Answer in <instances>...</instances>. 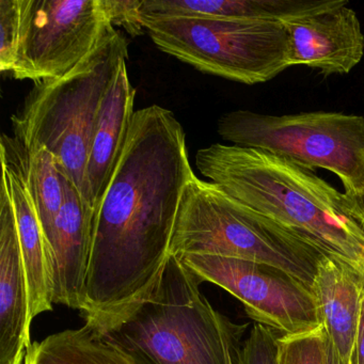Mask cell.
Instances as JSON below:
<instances>
[{
  "label": "cell",
  "instance_id": "6da1fadb",
  "mask_svg": "<svg viewBox=\"0 0 364 364\" xmlns=\"http://www.w3.org/2000/svg\"><path fill=\"white\" fill-rule=\"evenodd\" d=\"M193 176L173 112L159 105L135 112L93 212L85 323L107 332L150 297L171 257L181 197Z\"/></svg>",
  "mask_w": 364,
  "mask_h": 364
},
{
  "label": "cell",
  "instance_id": "7a4b0ae2",
  "mask_svg": "<svg viewBox=\"0 0 364 364\" xmlns=\"http://www.w3.org/2000/svg\"><path fill=\"white\" fill-rule=\"evenodd\" d=\"M196 164L228 195L364 278V229L345 193L314 171L264 151L221 144L200 149Z\"/></svg>",
  "mask_w": 364,
  "mask_h": 364
},
{
  "label": "cell",
  "instance_id": "3957f363",
  "mask_svg": "<svg viewBox=\"0 0 364 364\" xmlns=\"http://www.w3.org/2000/svg\"><path fill=\"white\" fill-rule=\"evenodd\" d=\"M201 284L171 255L150 297L103 333L146 364H228V348L248 325L217 312Z\"/></svg>",
  "mask_w": 364,
  "mask_h": 364
},
{
  "label": "cell",
  "instance_id": "277c9868",
  "mask_svg": "<svg viewBox=\"0 0 364 364\" xmlns=\"http://www.w3.org/2000/svg\"><path fill=\"white\" fill-rule=\"evenodd\" d=\"M127 59V39L114 29L69 74L36 84L12 116L14 139L27 149L48 148L82 196L102 102Z\"/></svg>",
  "mask_w": 364,
  "mask_h": 364
},
{
  "label": "cell",
  "instance_id": "5b68a950",
  "mask_svg": "<svg viewBox=\"0 0 364 364\" xmlns=\"http://www.w3.org/2000/svg\"><path fill=\"white\" fill-rule=\"evenodd\" d=\"M171 255H216L267 264L312 287L321 255L272 219L193 176L181 197Z\"/></svg>",
  "mask_w": 364,
  "mask_h": 364
},
{
  "label": "cell",
  "instance_id": "8992f818",
  "mask_svg": "<svg viewBox=\"0 0 364 364\" xmlns=\"http://www.w3.org/2000/svg\"><path fill=\"white\" fill-rule=\"evenodd\" d=\"M141 23L161 52L203 73L252 86L291 68L282 22L141 16Z\"/></svg>",
  "mask_w": 364,
  "mask_h": 364
},
{
  "label": "cell",
  "instance_id": "52a82bcc",
  "mask_svg": "<svg viewBox=\"0 0 364 364\" xmlns=\"http://www.w3.org/2000/svg\"><path fill=\"white\" fill-rule=\"evenodd\" d=\"M217 131L232 146L255 149L302 168L336 174L345 193L364 191V117L343 112L270 116L250 110L227 112Z\"/></svg>",
  "mask_w": 364,
  "mask_h": 364
},
{
  "label": "cell",
  "instance_id": "ba28073f",
  "mask_svg": "<svg viewBox=\"0 0 364 364\" xmlns=\"http://www.w3.org/2000/svg\"><path fill=\"white\" fill-rule=\"evenodd\" d=\"M20 7L16 80L63 77L114 29L101 0H20Z\"/></svg>",
  "mask_w": 364,
  "mask_h": 364
},
{
  "label": "cell",
  "instance_id": "9c48e42d",
  "mask_svg": "<svg viewBox=\"0 0 364 364\" xmlns=\"http://www.w3.org/2000/svg\"><path fill=\"white\" fill-rule=\"evenodd\" d=\"M202 283L210 282L237 298L255 323L281 336H298L323 326L312 287L267 264L216 255L178 257Z\"/></svg>",
  "mask_w": 364,
  "mask_h": 364
},
{
  "label": "cell",
  "instance_id": "30bf717a",
  "mask_svg": "<svg viewBox=\"0 0 364 364\" xmlns=\"http://www.w3.org/2000/svg\"><path fill=\"white\" fill-rule=\"evenodd\" d=\"M283 25L289 33L291 67L306 65L325 76L348 74L363 58L361 23L347 0Z\"/></svg>",
  "mask_w": 364,
  "mask_h": 364
},
{
  "label": "cell",
  "instance_id": "8fae6325",
  "mask_svg": "<svg viewBox=\"0 0 364 364\" xmlns=\"http://www.w3.org/2000/svg\"><path fill=\"white\" fill-rule=\"evenodd\" d=\"M29 300L14 205L0 193V364H24L31 345Z\"/></svg>",
  "mask_w": 364,
  "mask_h": 364
},
{
  "label": "cell",
  "instance_id": "7c38bea8",
  "mask_svg": "<svg viewBox=\"0 0 364 364\" xmlns=\"http://www.w3.org/2000/svg\"><path fill=\"white\" fill-rule=\"evenodd\" d=\"M63 185L65 201L50 236L55 259L54 304L82 313L92 242L93 210L65 174Z\"/></svg>",
  "mask_w": 364,
  "mask_h": 364
},
{
  "label": "cell",
  "instance_id": "4fadbf2b",
  "mask_svg": "<svg viewBox=\"0 0 364 364\" xmlns=\"http://www.w3.org/2000/svg\"><path fill=\"white\" fill-rule=\"evenodd\" d=\"M136 90L123 61L108 89L97 117L85 176V201L95 212L109 184L127 142Z\"/></svg>",
  "mask_w": 364,
  "mask_h": 364
},
{
  "label": "cell",
  "instance_id": "5bb4252c",
  "mask_svg": "<svg viewBox=\"0 0 364 364\" xmlns=\"http://www.w3.org/2000/svg\"><path fill=\"white\" fill-rule=\"evenodd\" d=\"M1 164V184L5 185L9 193L18 225L28 287V323L31 326L36 317L54 308V253L22 174L11 164Z\"/></svg>",
  "mask_w": 364,
  "mask_h": 364
},
{
  "label": "cell",
  "instance_id": "9a60e30c",
  "mask_svg": "<svg viewBox=\"0 0 364 364\" xmlns=\"http://www.w3.org/2000/svg\"><path fill=\"white\" fill-rule=\"evenodd\" d=\"M321 323L345 364H353L364 278L351 266L323 257L312 284Z\"/></svg>",
  "mask_w": 364,
  "mask_h": 364
},
{
  "label": "cell",
  "instance_id": "2e32d148",
  "mask_svg": "<svg viewBox=\"0 0 364 364\" xmlns=\"http://www.w3.org/2000/svg\"><path fill=\"white\" fill-rule=\"evenodd\" d=\"M1 161L11 164L22 174L50 244L55 220L65 201L63 173L56 157L46 146L27 149L4 134Z\"/></svg>",
  "mask_w": 364,
  "mask_h": 364
},
{
  "label": "cell",
  "instance_id": "e0dca14e",
  "mask_svg": "<svg viewBox=\"0 0 364 364\" xmlns=\"http://www.w3.org/2000/svg\"><path fill=\"white\" fill-rule=\"evenodd\" d=\"M26 359L31 364H146L88 323L33 343Z\"/></svg>",
  "mask_w": 364,
  "mask_h": 364
},
{
  "label": "cell",
  "instance_id": "ac0fdd59",
  "mask_svg": "<svg viewBox=\"0 0 364 364\" xmlns=\"http://www.w3.org/2000/svg\"><path fill=\"white\" fill-rule=\"evenodd\" d=\"M327 341L323 326L308 333L280 336L278 364H325Z\"/></svg>",
  "mask_w": 364,
  "mask_h": 364
},
{
  "label": "cell",
  "instance_id": "d6986e66",
  "mask_svg": "<svg viewBox=\"0 0 364 364\" xmlns=\"http://www.w3.org/2000/svg\"><path fill=\"white\" fill-rule=\"evenodd\" d=\"M20 0H0V71L11 74L20 41Z\"/></svg>",
  "mask_w": 364,
  "mask_h": 364
},
{
  "label": "cell",
  "instance_id": "ffe728a7",
  "mask_svg": "<svg viewBox=\"0 0 364 364\" xmlns=\"http://www.w3.org/2000/svg\"><path fill=\"white\" fill-rule=\"evenodd\" d=\"M279 334L255 323L242 347L234 353L235 364H278Z\"/></svg>",
  "mask_w": 364,
  "mask_h": 364
},
{
  "label": "cell",
  "instance_id": "44dd1931",
  "mask_svg": "<svg viewBox=\"0 0 364 364\" xmlns=\"http://www.w3.org/2000/svg\"><path fill=\"white\" fill-rule=\"evenodd\" d=\"M104 11L112 26L123 27L132 36L144 31L140 16L142 0H101Z\"/></svg>",
  "mask_w": 364,
  "mask_h": 364
},
{
  "label": "cell",
  "instance_id": "7402d4cb",
  "mask_svg": "<svg viewBox=\"0 0 364 364\" xmlns=\"http://www.w3.org/2000/svg\"><path fill=\"white\" fill-rule=\"evenodd\" d=\"M353 364H364V291L360 309L359 323H358L357 340L353 351Z\"/></svg>",
  "mask_w": 364,
  "mask_h": 364
},
{
  "label": "cell",
  "instance_id": "603a6c76",
  "mask_svg": "<svg viewBox=\"0 0 364 364\" xmlns=\"http://www.w3.org/2000/svg\"><path fill=\"white\" fill-rule=\"evenodd\" d=\"M345 195L349 212L364 229V191L358 193H345Z\"/></svg>",
  "mask_w": 364,
  "mask_h": 364
},
{
  "label": "cell",
  "instance_id": "cb8c5ba5",
  "mask_svg": "<svg viewBox=\"0 0 364 364\" xmlns=\"http://www.w3.org/2000/svg\"><path fill=\"white\" fill-rule=\"evenodd\" d=\"M325 364H345L344 362L341 360L340 355L336 353L334 349L333 345L328 338L327 347H326V361Z\"/></svg>",
  "mask_w": 364,
  "mask_h": 364
},
{
  "label": "cell",
  "instance_id": "d4e9b609",
  "mask_svg": "<svg viewBox=\"0 0 364 364\" xmlns=\"http://www.w3.org/2000/svg\"><path fill=\"white\" fill-rule=\"evenodd\" d=\"M237 348L238 343H233V344L230 345L229 348H228V364H235L234 353Z\"/></svg>",
  "mask_w": 364,
  "mask_h": 364
},
{
  "label": "cell",
  "instance_id": "484cf974",
  "mask_svg": "<svg viewBox=\"0 0 364 364\" xmlns=\"http://www.w3.org/2000/svg\"><path fill=\"white\" fill-rule=\"evenodd\" d=\"M24 364H31V362H29L28 360L26 359V357H25Z\"/></svg>",
  "mask_w": 364,
  "mask_h": 364
},
{
  "label": "cell",
  "instance_id": "4316f807",
  "mask_svg": "<svg viewBox=\"0 0 364 364\" xmlns=\"http://www.w3.org/2000/svg\"><path fill=\"white\" fill-rule=\"evenodd\" d=\"M244 18H245V0H244Z\"/></svg>",
  "mask_w": 364,
  "mask_h": 364
}]
</instances>
